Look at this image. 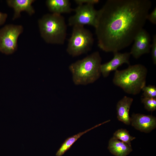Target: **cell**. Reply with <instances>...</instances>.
I'll return each instance as SVG.
<instances>
[{"instance_id":"cell-1","label":"cell","mask_w":156,"mask_h":156,"mask_svg":"<svg viewBox=\"0 0 156 156\" xmlns=\"http://www.w3.org/2000/svg\"><path fill=\"white\" fill-rule=\"evenodd\" d=\"M152 5L149 0H108L98 10L94 27L98 46L113 53L129 46L143 28Z\"/></svg>"},{"instance_id":"cell-2","label":"cell","mask_w":156,"mask_h":156,"mask_svg":"<svg viewBox=\"0 0 156 156\" xmlns=\"http://www.w3.org/2000/svg\"><path fill=\"white\" fill-rule=\"evenodd\" d=\"M101 58L98 51L94 52L85 57L71 64L69 69L76 85H86L92 83L101 74Z\"/></svg>"},{"instance_id":"cell-3","label":"cell","mask_w":156,"mask_h":156,"mask_svg":"<svg viewBox=\"0 0 156 156\" xmlns=\"http://www.w3.org/2000/svg\"><path fill=\"white\" fill-rule=\"evenodd\" d=\"M147 69L140 64L130 65L127 68L115 71L113 79L114 84L128 94H139L146 85Z\"/></svg>"},{"instance_id":"cell-4","label":"cell","mask_w":156,"mask_h":156,"mask_svg":"<svg viewBox=\"0 0 156 156\" xmlns=\"http://www.w3.org/2000/svg\"><path fill=\"white\" fill-rule=\"evenodd\" d=\"M38 23L41 36L46 42L57 44L64 43L67 28L61 15L45 14L39 19Z\"/></svg>"},{"instance_id":"cell-5","label":"cell","mask_w":156,"mask_h":156,"mask_svg":"<svg viewBox=\"0 0 156 156\" xmlns=\"http://www.w3.org/2000/svg\"><path fill=\"white\" fill-rule=\"evenodd\" d=\"M73 27L66 51L70 55L75 57L89 51L93 45L94 38L92 33L84 26L76 25Z\"/></svg>"},{"instance_id":"cell-6","label":"cell","mask_w":156,"mask_h":156,"mask_svg":"<svg viewBox=\"0 0 156 156\" xmlns=\"http://www.w3.org/2000/svg\"><path fill=\"white\" fill-rule=\"evenodd\" d=\"M21 25L7 24L0 29V52L6 55L14 52L18 37L23 31Z\"/></svg>"},{"instance_id":"cell-7","label":"cell","mask_w":156,"mask_h":156,"mask_svg":"<svg viewBox=\"0 0 156 156\" xmlns=\"http://www.w3.org/2000/svg\"><path fill=\"white\" fill-rule=\"evenodd\" d=\"M74 10L75 14L70 17L68 19V24L69 26H84L85 25H88L95 27L98 10L94 8V5H78Z\"/></svg>"},{"instance_id":"cell-8","label":"cell","mask_w":156,"mask_h":156,"mask_svg":"<svg viewBox=\"0 0 156 156\" xmlns=\"http://www.w3.org/2000/svg\"><path fill=\"white\" fill-rule=\"evenodd\" d=\"M133 41L130 53L135 58L138 59L143 55L150 52L151 38L146 30L143 29L140 31L135 38Z\"/></svg>"},{"instance_id":"cell-9","label":"cell","mask_w":156,"mask_h":156,"mask_svg":"<svg viewBox=\"0 0 156 156\" xmlns=\"http://www.w3.org/2000/svg\"><path fill=\"white\" fill-rule=\"evenodd\" d=\"M131 124L136 129L146 133L151 132L156 127V118L151 115L133 113Z\"/></svg>"},{"instance_id":"cell-10","label":"cell","mask_w":156,"mask_h":156,"mask_svg":"<svg viewBox=\"0 0 156 156\" xmlns=\"http://www.w3.org/2000/svg\"><path fill=\"white\" fill-rule=\"evenodd\" d=\"M114 57L111 60L101 64L100 66L101 73L105 77L108 76L111 72L117 70L123 64H130V53H122L116 52L114 53Z\"/></svg>"},{"instance_id":"cell-11","label":"cell","mask_w":156,"mask_h":156,"mask_svg":"<svg viewBox=\"0 0 156 156\" xmlns=\"http://www.w3.org/2000/svg\"><path fill=\"white\" fill-rule=\"evenodd\" d=\"M34 0H7L8 5L13 8L14 14L13 19L14 20L20 17L21 12L25 11L29 15H31L35 12L32 6Z\"/></svg>"},{"instance_id":"cell-12","label":"cell","mask_w":156,"mask_h":156,"mask_svg":"<svg viewBox=\"0 0 156 156\" xmlns=\"http://www.w3.org/2000/svg\"><path fill=\"white\" fill-rule=\"evenodd\" d=\"M133 101L132 98L125 96L116 105L117 118L119 120L126 125L131 124L129 111Z\"/></svg>"},{"instance_id":"cell-13","label":"cell","mask_w":156,"mask_h":156,"mask_svg":"<svg viewBox=\"0 0 156 156\" xmlns=\"http://www.w3.org/2000/svg\"><path fill=\"white\" fill-rule=\"evenodd\" d=\"M108 148L115 156H127L132 151L131 145L113 137L109 141Z\"/></svg>"},{"instance_id":"cell-14","label":"cell","mask_w":156,"mask_h":156,"mask_svg":"<svg viewBox=\"0 0 156 156\" xmlns=\"http://www.w3.org/2000/svg\"><path fill=\"white\" fill-rule=\"evenodd\" d=\"M46 3L52 13L61 15L70 13L73 10L68 0H47Z\"/></svg>"},{"instance_id":"cell-15","label":"cell","mask_w":156,"mask_h":156,"mask_svg":"<svg viewBox=\"0 0 156 156\" xmlns=\"http://www.w3.org/2000/svg\"><path fill=\"white\" fill-rule=\"evenodd\" d=\"M110 121V120H107L102 123L97 125L83 131L79 132L77 134L67 138L61 144L60 147L56 153V156H62L67 151L70 149L73 144L83 135L91 130L108 122Z\"/></svg>"},{"instance_id":"cell-16","label":"cell","mask_w":156,"mask_h":156,"mask_svg":"<svg viewBox=\"0 0 156 156\" xmlns=\"http://www.w3.org/2000/svg\"><path fill=\"white\" fill-rule=\"evenodd\" d=\"M113 137L130 145H131V141L135 138L131 135L126 129H119L115 131Z\"/></svg>"},{"instance_id":"cell-17","label":"cell","mask_w":156,"mask_h":156,"mask_svg":"<svg viewBox=\"0 0 156 156\" xmlns=\"http://www.w3.org/2000/svg\"><path fill=\"white\" fill-rule=\"evenodd\" d=\"M141 101L148 111L153 112L156 110V98L143 97Z\"/></svg>"},{"instance_id":"cell-18","label":"cell","mask_w":156,"mask_h":156,"mask_svg":"<svg viewBox=\"0 0 156 156\" xmlns=\"http://www.w3.org/2000/svg\"><path fill=\"white\" fill-rule=\"evenodd\" d=\"M143 97L156 98V87L155 86L145 85L142 88Z\"/></svg>"},{"instance_id":"cell-19","label":"cell","mask_w":156,"mask_h":156,"mask_svg":"<svg viewBox=\"0 0 156 156\" xmlns=\"http://www.w3.org/2000/svg\"><path fill=\"white\" fill-rule=\"evenodd\" d=\"M151 54L152 60L153 64H156V35L153 37L152 42L151 44Z\"/></svg>"},{"instance_id":"cell-20","label":"cell","mask_w":156,"mask_h":156,"mask_svg":"<svg viewBox=\"0 0 156 156\" xmlns=\"http://www.w3.org/2000/svg\"><path fill=\"white\" fill-rule=\"evenodd\" d=\"M74 2L78 5L92 4L94 5L99 2V0H75Z\"/></svg>"},{"instance_id":"cell-21","label":"cell","mask_w":156,"mask_h":156,"mask_svg":"<svg viewBox=\"0 0 156 156\" xmlns=\"http://www.w3.org/2000/svg\"><path fill=\"white\" fill-rule=\"evenodd\" d=\"M147 20L154 24H156V8H155L151 13L148 14Z\"/></svg>"},{"instance_id":"cell-22","label":"cell","mask_w":156,"mask_h":156,"mask_svg":"<svg viewBox=\"0 0 156 156\" xmlns=\"http://www.w3.org/2000/svg\"><path fill=\"white\" fill-rule=\"evenodd\" d=\"M8 17L7 14L0 12V25L4 24Z\"/></svg>"}]
</instances>
